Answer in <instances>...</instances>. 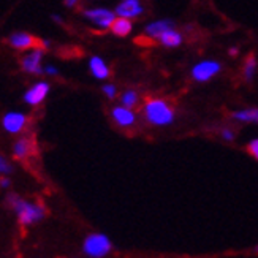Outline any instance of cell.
Wrapping results in <instances>:
<instances>
[{
  "label": "cell",
  "instance_id": "cell-1",
  "mask_svg": "<svg viewBox=\"0 0 258 258\" xmlns=\"http://www.w3.org/2000/svg\"><path fill=\"white\" fill-rule=\"evenodd\" d=\"M7 203L15 209L18 220L22 227H30L33 223H38L44 219V216H46V209H44L41 205L22 200L16 195H8Z\"/></svg>",
  "mask_w": 258,
  "mask_h": 258
},
{
  "label": "cell",
  "instance_id": "cell-2",
  "mask_svg": "<svg viewBox=\"0 0 258 258\" xmlns=\"http://www.w3.org/2000/svg\"><path fill=\"white\" fill-rule=\"evenodd\" d=\"M144 117L152 125H168L174 120V111L165 100H149L144 106Z\"/></svg>",
  "mask_w": 258,
  "mask_h": 258
},
{
  "label": "cell",
  "instance_id": "cell-3",
  "mask_svg": "<svg viewBox=\"0 0 258 258\" xmlns=\"http://www.w3.org/2000/svg\"><path fill=\"white\" fill-rule=\"evenodd\" d=\"M111 249L113 245H111L109 238L102 233L89 234L83 244V252L91 258H103L111 252Z\"/></svg>",
  "mask_w": 258,
  "mask_h": 258
},
{
  "label": "cell",
  "instance_id": "cell-4",
  "mask_svg": "<svg viewBox=\"0 0 258 258\" xmlns=\"http://www.w3.org/2000/svg\"><path fill=\"white\" fill-rule=\"evenodd\" d=\"M43 48H32L30 52L22 57V69H24V72H27L29 75H43Z\"/></svg>",
  "mask_w": 258,
  "mask_h": 258
},
{
  "label": "cell",
  "instance_id": "cell-5",
  "mask_svg": "<svg viewBox=\"0 0 258 258\" xmlns=\"http://www.w3.org/2000/svg\"><path fill=\"white\" fill-rule=\"evenodd\" d=\"M27 116L21 111H10L2 117V127L5 128V132L11 133V135H16L21 133L27 127Z\"/></svg>",
  "mask_w": 258,
  "mask_h": 258
},
{
  "label": "cell",
  "instance_id": "cell-6",
  "mask_svg": "<svg viewBox=\"0 0 258 258\" xmlns=\"http://www.w3.org/2000/svg\"><path fill=\"white\" fill-rule=\"evenodd\" d=\"M51 87L46 81H38L29 87V91L24 94V102L30 106H38L46 100Z\"/></svg>",
  "mask_w": 258,
  "mask_h": 258
},
{
  "label": "cell",
  "instance_id": "cell-7",
  "mask_svg": "<svg viewBox=\"0 0 258 258\" xmlns=\"http://www.w3.org/2000/svg\"><path fill=\"white\" fill-rule=\"evenodd\" d=\"M84 16L87 19H91L95 26H98L100 29H109L111 24L116 19V13L114 11H109L106 8H91L84 11Z\"/></svg>",
  "mask_w": 258,
  "mask_h": 258
},
{
  "label": "cell",
  "instance_id": "cell-8",
  "mask_svg": "<svg viewBox=\"0 0 258 258\" xmlns=\"http://www.w3.org/2000/svg\"><path fill=\"white\" fill-rule=\"evenodd\" d=\"M220 72V65L214 60H205V62H200L198 65L194 67L192 70V78L195 81L200 83H205L209 81L212 76L217 75Z\"/></svg>",
  "mask_w": 258,
  "mask_h": 258
},
{
  "label": "cell",
  "instance_id": "cell-9",
  "mask_svg": "<svg viewBox=\"0 0 258 258\" xmlns=\"http://www.w3.org/2000/svg\"><path fill=\"white\" fill-rule=\"evenodd\" d=\"M111 117H113V120L119 127H124V128L135 125V122H137V114L133 113L132 108H127L124 105L114 106L111 109Z\"/></svg>",
  "mask_w": 258,
  "mask_h": 258
},
{
  "label": "cell",
  "instance_id": "cell-10",
  "mask_svg": "<svg viewBox=\"0 0 258 258\" xmlns=\"http://www.w3.org/2000/svg\"><path fill=\"white\" fill-rule=\"evenodd\" d=\"M8 43L11 44L13 48L21 49V51H26V49H32L33 46L37 44V40L33 38L30 33L26 32H15L11 33L8 37Z\"/></svg>",
  "mask_w": 258,
  "mask_h": 258
},
{
  "label": "cell",
  "instance_id": "cell-11",
  "mask_svg": "<svg viewBox=\"0 0 258 258\" xmlns=\"http://www.w3.org/2000/svg\"><path fill=\"white\" fill-rule=\"evenodd\" d=\"M143 7L140 4V0H124L120 2L116 8V15L122 16V18H138L143 13Z\"/></svg>",
  "mask_w": 258,
  "mask_h": 258
},
{
  "label": "cell",
  "instance_id": "cell-12",
  "mask_svg": "<svg viewBox=\"0 0 258 258\" xmlns=\"http://www.w3.org/2000/svg\"><path fill=\"white\" fill-rule=\"evenodd\" d=\"M89 69H91V73L97 78V80H106L109 76L108 65L105 63V60L102 57H97V55H94V57L89 60Z\"/></svg>",
  "mask_w": 258,
  "mask_h": 258
},
{
  "label": "cell",
  "instance_id": "cell-13",
  "mask_svg": "<svg viewBox=\"0 0 258 258\" xmlns=\"http://www.w3.org/2000/svg\"><path fill=\"white\" fill-rule=\"evenodd\" d=\"M173 22L168 21V19H163V21H155L152 24H149L146 27V35L149 38H159L162 33L168 29H173Z\"/></svg>",
  "mask_w": 258,
  "mask_h": 258
},
{
  "label": "cell",
  "instance_id": "cell-14",
  "mask_svg": "<svg viewBox=\"0 0 258 258\" xmlns=\"http://www.w3.org/2000/svg\"><path fill=\"white\" fill-rule=\"evenodd\" d=\"M33 151V146H32V141L27 140V138H21L15 143L13 146V155L19 160H24L27 157L32 154Z\"/></svg>",
  "mask_w": 258,
  "mask_h": 258
},
{
  "label": "cell",
  "instance_id": "cell-15",
  "mask_svg": "<svg viewBox=\"0 0 258 258\" xmlns=\"http://www.w3.org/2000/svg\"><path fill=\"white\" fill-rule=\"evenodd\" d=\"M132 21L128 19V18H122V16H119V18H116L114 19V22L111 24V30H113V33L114 35H117V37H127L128 33L132 32Z\"/></svg>",
  "mask_w": 258,
  "mask_h": 258
},
{
  "label": "cell",
  "instance_id": "cell-16",
  "mask_svg": "<svg viewBox=\"0 0 258 258\" xmlns=\"http://www.w3.org/2000/svg\"><path fill=\"white\" fill-rule=\"evenodd\" d=\"M157 40H160V43L163 44V46L176 48V46H179V44L182 43V35L179 32H176L174 29H168Z\"/></svg>",
  "mask_w": 258,
  "mask_h": 258
},
{
  "label": "cell",
  "instance_id": "cell-17",
  "mask_svg": "<svg viewBox=\"0 0 258 258\" xmlns=\"http://www.w3.org/2000/svg\"><path fill=\"white\" fill-rule=\"evenodd\" d=\"M233 117L242 120V122H258V109H244V111H236L233 113Z\"/></svg>",
  "mask_w": 258,
  "mask_h": 258
},
{
  "label": "cell",
  "instance_id": "cell-18",
  "mask_svg": "<svg viewBox=\"0 0 258 258\" xmlns=\"http://www.w3.org/2000/svg\"><path fill=\"white\" fill-rule=\"evenodd\" d=\"M120 103L127 106V108H133L135 105L138 103V94L135 91H125L120 97Z\"/></svg>",
  "mask_w": 258,
  "mask_h": 258
},
{
  "label": "cell",
  "instance_id": "cell-19",
  "mask_svg": "<svg viewBox=\"0 0 258 258\" xmlns=\"http://www.w3.org/2000/svg\"><path fill=\"white\" fill-rule=\"evenodd\" d=\"M255 70H256V59H255V55H250V57L245 60V67H244L245 80H252Z\"/></svg>",
  "mask_w": 258,
  "mask_h": 258
},
{
  "label": "cell",
  "instance_id": "cell-20",
  "mask_svg": "<svg viewBox=\"0 0 258 258\" xmlns=\"http://www.w3.org/2000/svg\"><path fill=\"white\" fill-rule=\"evenodd\" d=\"M11 171H13V168H11L10 162L5 159V157L0 155V176H7V174H10Z\"/></svg>",
  "mask_w": 258,
  "mask_h": 258
},
{
  "label": "cell",
  "instance_id": "cell-21",
  "mask_svg": "<svg viewBox=\"0 0 258 258\" xmlns=\"http://www.w3.org/2000/svg\"><path fill=\"white\" fill-rule=\"evenodd\" d=\"M103 94H105L108 98L113 100V98L117 95V89H116L114 84H105V86H103Z\"/></svg>",
  "mask_w": 258,
  "mask_h": 258
},
{
  "label": "cell",
  "instance_id": "cell-22",
  "mask_svg": "<svg viewBox=\"0 0 258 258\" xmlns=\"http://www.w3.org/2000/svg\"><path fill=\"white\" fill-rule=\"evenodd\" d=\"M43 75H48V76H57L59 70L55 69L54 65H43Z\"/></svg>",
  "mask_w": 258,
  "mask_h": 258
},
{
  "label": "cell",
  "instance_id": "cell-23",
  "mask_svg": "<svg viewBox=\"0 0 258 258\" xmlns=\"http://www.w3.org/2000/svg\"><path fill=\"white\" fill-rule=\"evenodd\" d=\"M247 151H249V152L255 157V159L258 160V140H253L252 143H249Z\"/></svg>",
  "mask_w": 258,
  "mask_h": 258
},
{
  "label": "cell",
  "instance_id": "cell-24",
  "mask_svg": "<svg viewBox=\"0 0 258 258\" xmlns=\"http://www.w3.org/2000/svg\"><path fill=\"white\" fill-rule=\"evenodd\" d=\"M10 185H11V181H10V179L8 177H2V179H0V187H2V188H10Z\"/></svg>",
  "mask_w": 258,
  "mask_h": 258
},
{
  "label": "cell",
  "instance_id": "cell-25",
  "mask_svg": "<svg viewBox=\"0 0 258 258\" xmlns=\"http://www.w3.org/2000/svg\"><path fill=\"white\" fill-rule=\"evenodd\" d=\"M222 137L225 138L227 141H231V140L234 138V133L230 132V130H223V132H222Z\"/></svg>",
  "mask_w": 258,
  "mask_h": 258
},
{
  "label": "cell",
  "instance_id": "cell-26",
  "mask_svg": "<svg viewBox=\"0 0 258 258\" xmlns=\"http://www.w3.org/2000/svg\"><path fill=\"white\" fill-rule=\"evenodd\" d=\"M63 2H65V7L73 8V7H76V5H78V2H80V0H63Z\"/></svg>",
  "mask_w": 258,
  "mask_h": 258
},
{
  "label": "cell",
  "instance_id": "cell-27",
  "mask_svg": "<svg viewBox=\"0 0 258 258\" xmlns=\"http://www.w3.org/2000/svg\"><path fill=\"white\" fill-rule=\"evenodd\" d=\"M51 18H52V21L55 22V24H59V26H62V24H63V19H62L59 15H52Z\"/></svg>",
  "mask_w": 258,
  "mask_h": 258
},
{
  "label": "cell",
  "instance_id": "cell-28",
  "mask_svg": "<svg viewBox=\"0 0 258 258\" xmlns=\"http://www.w3.org/2000/svg\"><path fill=\"white\" fill-rule=\"evenodd\" d=\"M40 43H41V48H43V49L51 48V41H49V40H40Z\"/></svg>",
  "mask_w": 258,
  "mask_h": 258
},
{
  "label": "cell",
  "instance_id": "cell-29",
  "mask_svg": "<svg viewBox=\"0 0 258 258\" xmlns=\"http://www.w3.org/2000/svg\"><path fill=\"white\" fill-rule=\"evenodd\" d=\"M256 252H258V247H256Z\"/></svg>",
  "mask_w": 258,
  "mask_h": 258
}]
</instances>
